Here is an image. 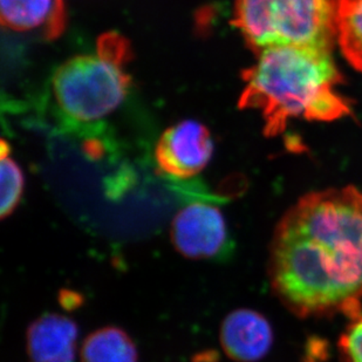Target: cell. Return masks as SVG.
Here are the masks:
<instances>
[{
    "mask_svg": "<svg viewBox=\"0 0 362 362\" xmlns=\"http://www.w3.org/2000/svg\"><path fill=\"white\" fill-rule=\"evenodd\" d=\"M81 362H139L133 339L115 326L92 332L80 349Z\"/></svg>",
    "mask_w": 362,
    "mask_h": 362,
    "instance_id": "10",
    "label": "cell"
},
{
    "mask_svg": "<svg viewBox=\"0 0 362 362\" xmlns=\"http://www.w3.org/2000/svg\"><path fill=\"white\" fill-rule=\"evenodd\" d=\"M226 238V218L217 206L209 203L187 205L171 222V243L188 259H210L222 251Z\"/></svg>",
    "mask_w": 362,
    "mask_h": 362,
    "instance_id": "5",
    "label": "cell"
},
{
    "mask_svg": "<svg viewBox=\"0 0 362 362\" xmlns=\"http://www.w3.org/2000/svg\"><path fill=\"white\" fill-rule=\"evenodd\" d=\"M339 0H236L233 23L250 47H306L331 51Z\"/></svg>",
    "mask_w": 362,
    "mask_h": 362,
    "instance_id": "4",
    "label": "cell"
},
{
    "mask_svg": "<svg viewBox=\"0 0 362 362\" xmlns=\"http://www.w3.org/2000/svg\"><path fill=\"white\" fill-rule=\"evenodd\" d=\"M243 110L259 112L264 133L276 136L291 119L335 121L352 110L338 92L341 76L331 51L306 47H274L260 52L243 74Z\"/></svg>",
    "mask_w": 362,
    "mask_h": 362,
    "instance_id": "2",
    "label": "cell"
},
{
    "mask_svg": "<svg viewBox=\"0 0 362 362\" xmlns=\"http://www.w3.org/2000/svg\"><path fill=\"white\" fill-rule=\"evenodd\" d=\"M0 180H1V201H0V215L1 218H6L12 215L17 209L24 192L25 180L21 168L18 165L11 156L10 148L5 141H1L0 151Z\"/></svg>",
    "mask_w": 362,
    "mask_h": 362,
    "instance_id": "12",
    "label": "cell"
},
{
    "mask_svg": "<svg viewBox=\"0 0 362 362\" xmlns=\"http://www.w3.org/2000/svg\"><path fill=\"white\" fill-rule=\"evenodd\" d=\"M271 287L292 313L361 315L362 192L326 189L301 197L271 242Z\"/></svg>",
    "mask_w": 362,
    "mask_h": 362,
    "instance_id": "1",
    "label": "cell"
},
{
    "mask_svg": "<svg viewBox=\"0 0 362 362\" xmlns=\"http://www.w3.org/2000/svg\"><path fill=\"white\" fill-rule=\"evenodd\" d=\"M214 154V141L208 128L199 121L185 120L162 134L155 158L162 173L175 178L194 177Z\"/></svg>",
    "mask_w": 362,
    "mask_h": 362,
    "instance_id": "6",
    "label": "cell"
},
{
    "mask_svg": "<svg viewBox=\"0 0 362 362\" xmlns=\"http://www.w3.org/2000/svg\"><path fill=\"white\" fill-rule=\"evenodd\" d=\"M128 55L126 40L110 33L100 39L95 53L78 55L60 66L52 92L62 115L72 122L93 123L115 112L129 88Z\"/></svg>",
    "mask_w": 362,
    "mask_h": 362,
    "instance_id": "3",
    "label": "cell"
},
{
    "mask_svg": "<svg viewBox=\"0 0 362 362\" xmlns=\"http://www.w3.org/2000/svg\"><path fill=\"white\" fill-rule=\"evenodd\" d=\"M0 18L5 28L38 33L54 39L66 28L64 0H0Z\"/></svg>",
    "mask_w": 362,
    "mask_h": 362,
    "instance_id": "9",
    "label": "cell"
},
{
    "mask_svg": "<svg viewBox=\"0 0 362 362\" xmlns=\"http://www.w3.org/2000/svg\"><path fill=\"white\" fill-rule=\"evenodd\" d=\"M79 327L74 320L46 313L32 322L26 332V351L31 362H74Z\"/></svg>",
    "mask_w": 362,
    "mask_h": 362,
    "instance_id": "8",
    "label": "cell"
},
{
    "mask_svg": "<svg viewBox=\"0 0 362 362\" xmlns=\"http://www.w3.org/2000/svg\"><path fill=\"white\" fill-rule=\"evenodd\" d=\"M339 349L345 362H362V313L351 319L339 339Z\"/></svg>",
    "mask_w": 362,
    "mask_h": 362,
    "instance_id": "13",
    "label": "cell"
},
{
    "mask_svg": "<svg viewBox=\"0 0 362 362\" xmlns=\"http://www.w3.org/2000/svg\"><path fill=\"white\" fill-rule=\"evenodd\" d=\"M337 40L346 60L362 73V0H339Z\"/></svg>",
    "mask_w": 362,
    "mask_h": 362,
    "instance_id": "11",
    "label": "cell"
},
{
    "mask_svg": "<svg viewBox=\"0 0 362 362\" xmlns=\"http://www.w3.org/2000/svg\"><path fill=\"white\" fill-rule=\"evenodd\" d=\"M219 341L226 356L233 361L257 362L270 352L274 331L259 312L238 308L223 320Z\"/></svg>",
    "mask_w": 362,
    "mask_h": 362,
    "instance_id": "7",
    "label": "cell"
}]
</instances>
